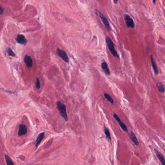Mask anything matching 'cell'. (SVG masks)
Returning <instances> with one entry per match:
<instances>
[{"mask_svg":"<svg viewBox=\"0 0 165 165\" xmlns=\"http://www.w3.org/2000/svg\"><path fill=\"white\" fill-rule=\"evenodd\" d=\"M106 41L107 45L108 46V48L109 49V51L112 55L115 57L119 58L118 53L117 52L116 50H115L114 45L113 42L111 39V38L109 37H106Z\"/></svg>","mask_w":165,"mask_h":165,"instance_id":"obj_2","label":"cell"},{"mask_svg":"<svg viewBox=\"0 0 165 165\" xmlns=\"http://www.w3.org/2000/svg\"><path fill=\"white\" fill-rule=\"evenodd\" d=\"M155 153L156 154V156L160 161L162 165H165V158L164 156L162 155V153L158 151L157 149H155Z\"/></svg>","mask_w":165,"mask_h":165,"instance_id":"obj_9","label":"cell"},{"mask_svg":"<svg viewBox=\"0 0 165 165\" xmlns=\"http://www.w3.org/2000/svg\"><path fill=\"white\" fill-rule=\"evenodd\" d=\"M27 127L23 124H21L19 125V129L18 131V135L19 137L23 136L27 133Z\"/></svg>","mask_w":165,"mask_h":165,"instance_id":"obj_6","label":"cell"},{"mask_svg":"<svg viewBox=\"0 0 165 165\" xmlns=\"http://www.w3.org/2000/svg\"><path fill=\"white\" fill-rule=\"evenodd\" d=\"M36 88L38 89H40L41 87V84H40V80L38 78H37L36 80Z\"/></svg>","mask_w":165,"mask_h":165,"instance_id":"obj_20","label":"cell"},{"mask_svg":"<svg viewBox=\"0 0 165 165\" xmlns=\"http://www.w3.org/2000/svg\"><path fill=\"white\" fill-rule=\"evenodd\" d=\"M99 15L101 21L103 23L104 25H105L108 31H111V27L109 25V22L108 21V19H107V18L102 14L100 12H99Z\"/></svg>","mask_w":165,"mask_h":165,"instance_id":"obj_5","label":"cell"},{"mask_svg":"<svg viewBox=\"0 0 165 165\" xmlns=\"http://www.w3.org/2000/svg\"><path fill=\"white\" fill-rule=\"evenodd\" d=\"M156 86L157 87L158 90L161 93H164L165 91V88L164 85L162 82H158L156 84Z\"/></svg>","mask_w":165,"mask_h":165,"instance_id":"obj_14","label":"cell"},{"mask_svg":"<svg viewBox=\"0 0 165 165\" xmlns=\"http://www.w3.org/2000/svg\"><path fill=\"white\" fill-rule=\"evenodd\" d=\"M24 60L25 62V64L26 65L27 67L28 68H31L32 67V65H33V62H32V59L31 56L29 55H26L24 59Z\"/></svg>","mask_w":165,"mask_h":165,"instance_id":"obj_8","label":"cell"},{"mask_svg":"<svg viewBox=\"0 0 165 165\" xmlns=\"http://www.w3.org/2000/svg\"><path fill=\"white\" fill-rule=\"evenodd\" d=\"M5 158L7 165H15L14 162H13V161L11 159L9 155H8L6 154H5Z\"/></svg>","mask_w":165,"mask_h":165,"instance_id":"obj_15","label":"cell"},{"mask_svg":"<svg viewBox=\"0 0 165 165\" xmlns=\"http://www.w3.org/2000/svg\"><path fill=\"white\" fill-rule=\"evenodd\" d=\"M118 2V1H114V3H117Z\"/></svg>","mask_w":165,"mask_h":165,"instance_id":"obj_23","label":"cell"},{"mask_svg":"<svg viewBox=\"0 0 165 165\" xmlns=\"http://www.w3.org/2000/svg\"><path fill=\"white\" fill-rule=\"evenodd\" d=\"M124 19L125 21V24L129 28H134L135 27V23L133 19L128 14L124 15Z\"/></svg>","mask_w":165,"mask_h":165,"instance_id":"obj_4","label":"cell"},{"mask_svg":"<svg viewBox=\"0 0 165 165\" xmlns=\"http://www.w3.org/2000/svg\"><path fill=\"white\" fill-rule=\"evenodd\" d=\"M119 124L121 128H122L124 131H125V132H127V131H128V129H127L126 125H125L124 122H120Z\"/></svg>","mask_w":165,"mask_h":165,"instance_id":"obj_19","label":"cell"},{"mask_svg":"<svg viewBox=\"0 0 165 165\" xmlns=\"http://www.w3.org/2000/svg\"><path fill=\"white\" fill-rule=\"evenodd\" d=\"M104 132H105V135L106 136V137L108 140H109L110 141L111 140V136L110 134L109 130L106 127L104 126Z\"/></svg>","mask_w":165,"mask_h":165,"instance_id":"obj_17","label":"cell"},{"mask_svg":"<svg viewBox=\"0 0 165 165\" xmlns=\"http://www.w3.org/2000/svg\"><path fill=\"white\" fill-rule=\"evenodd\" d=\"M153 3H155V2H156V1H153Z\"/></svg>","mask_w":165,"mask_h":165,"instance_id":"obj_24","label":"cell"},{"mask_svg":"<svg viewBox=\"0 0 165 165\" xmlns=\"http://www.w3.org/2000/svg\"><path fill=\"white\" fill-rule=\"evenodd\" d=\"M101 67L106 75H110L111 72L109 71V68L108 67V64L106 63V62H103L101 63Z\"/></svg>","mask_w":165,"mask_h":165,"instance_id":"obj_11","label":"cell"},{"mask_svg":"<svg viewBox=\"0 0 165 165\" xmlns=\"http://www.w3.org/2000/svg\"><path fill=\"white\" fill-rule=\"evenodd\" d=\"M113 117L115 118V120H116L119 123L120 122H121V120H120L119 117H118V115H117L116 114L113 113Z\"/></svg>","mask_w":165,"mask_h":165,"instance_id":"obj_21","label":"cell"},{"mask_svg":"<svg viewBox=\"0 0 165 165\" xmlns=\"http://www.w3.org/2000/svg\"><path fill=\"white\" fill-rule=\"evenodd\" d=\"M0 12H0V14L2 15L3 12V8H2V6L0 7Z\"/></svg>","mask_w":165,"mask_h":165,"instance_id":"obj_22","label":"cell"},{"mask_svg":"<svg viewBox=\"0 0 165 165\" xmlns=\"http://www.w3.org/2000/svg\"><path fill=\"white\" fill-rule=\"evenodd\" d=\"M104 95L105 98L108 101H109V102L111 104H113V99L111 97V96H109V95L108 94H107V93H104Z\"/></svg>","mask_w":165,"mask_h":165,"instance_id":"obj_18","label":"cell"},{"mask_svg":"<svg viewBox=\"0 0 165 165\" xmlns=\"http://www.w3.org/2000/svg\"><path fill=\"white\" fill-rule=\"evenodd\" d=\"M45 136L44 132H42L38 135V136H37V139L36 140V143H35V145H36V148H37L38 147L39 145H40V143L41 142L42 140H43Z\"/></svg>","mask_w":165,"mask_h":165,"instance_id":"obj_10","label":"cell"},{"mask_svg":"<svg viewBox=\"0 0 165 165\" xmlns=\"http://www.w3.org/2000/svg\"><path fill=\"white\" fill-rule=\"evenodd\" d=\"M15 40L17 43L21 45H26L27 40L25 38V36L22 34H18Z\"/></svg>","mask_w":165,"mask_h":165,"instance_id":"obj_7","label":"cell"},{"mask_svg":"<svg viewBox=\"0 0 165 165\" xmlns=\"http://www.w3.org/2000/svg\"><path fill=\"white\" fill-rule=\"evenodd\" d=\"M57 107L61 116L65 120H68V116L67 113V107L60 101L57 102Z\"/></svg>","mask_w":165,"mask_h":165,"instance_id":"obj_1","label":"cell"},{"mask_svg":"<svg viewBox=\"0 0 165 165\" xmlns=\"http://www.w3.org/2000/svg\"><path fill=\"white\" fill-rule=\"evenodd\" d=\"M151 63H152V67L153 68V71L155 72V74L156 75H157L158 73V70L157 67L156 65L154 59H153V57L152 55H151Z\"/></svg>","mask_w":165,"mask_h":165,"instance_id":"obj_13","label":"cell"},{"mask_svg":"<svg viewBox=\"0 0 165 165\" xmlns=\"http://www.w3.org/2000/svg\"><path fill=\"white\" fill-rule=\"evenodd\" d=\"M56 53L58 55V56L60 57L64 62L65 63H68L69 62V58L67 56V53L64 51V50H62L58 48L56 51Z\"/></svg>","mask_w":165,"mask_h":165,"instance_id":"obj_3","label":"cell"},{"mask_svg":"<svg viewBox=\"0 0 165 165\" xmlns=\"http://www.w3.org/2000/svg\"><path fill=\"white\" fill-rule=\"evenodd\" d=\"M6 52L9 56H11V57H15L16 56V54L13 52V50L11 49L10 47H7L6 49Z\"/></svg>","mask_w":165,"mask_h":165,"instance_id":"obj_16","label":"cell"},{"mask_svg":"<svg viewBox=\"0 0 165 165\" xmlns=\"http://www.w3.org/2000/svg\"><path fill=\"white\" fill-rule=\"evenodd\" d=\"M129 136L130 138L131 139V140L133 142V143H134L136 146H139V142H138V139H137V137L135 136L134 133L131 132V133L129 134Z\"/></svg>","mask_w":165,"mask_h":165,"instance_id":"obj_12","label":"cell"}]
</instances>
